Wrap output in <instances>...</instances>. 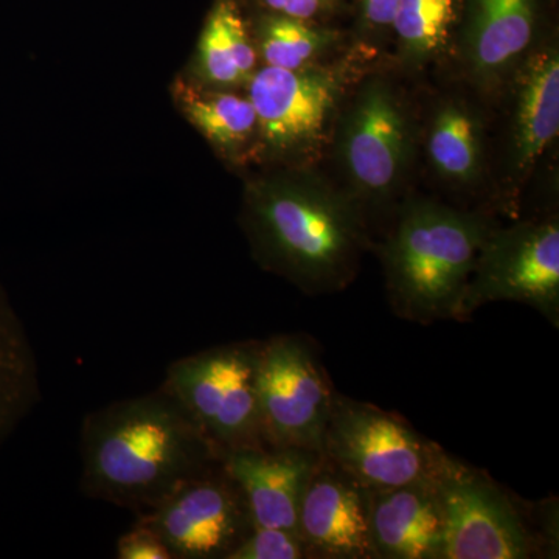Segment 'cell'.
Returning a JSON list of instances; mask_svg holds the SVG:
<instances>
[{
	"label": "cell",
	"mask_w": 559,
	"mask_h": 559,
	"mask_svg": "<svg viewBox=\"0 0 559 559\" xmlns=\"http://www.w3.org/2000/svg\"><path fill=\"white\" fill-rule=\"evenodd\" d=\"M242 227L261 266L307 294L344 289L370 245L362 210L320 167L264 168L253 176Z\"/></svg>",
	"instance_id": "1"
},
{
	"label": "cell",
	"mask_w": 559,
	"mask_h": 559,
	"mask_svg": "<svg viewBox=\"0 0 559 559\" xmlns=\"http://www.w3.org/2000/svg\"><path fill=\"white\" fill-rule=\"evenodd\" d=\"M81 491L143 513L223 454L167 389L91 412L80 432Z\"/></svg>",
	"instance_id": "2"
},
{
	"label": "cell",
	"mask_w": 559,
	"mask_h": 559,
	"mask_svg": "<svg viewBox=\"0 0 559 559\" xmlns=\"http://www.w3.org/2000/svg\"><path fill=\"white\" fill-rule=\"evenodd\" d=\"M418 81L370 62L342 103L322 168L371 216L392 215L419 168Z\"/></svg>",
	"instance_id": "3"
},
{
	"label": "cell",
	"mask_w": 559,
	"mask_h": 559,
	"mask_svg": "<svg viewBox=\"0 0 559 559\" xmlns=\"http://www.w3.org/2000/svg\"><path fill=\"white\" fill-rule=\"evenodd\" d=\"M495 221L481 209L409 193L392 213L380 249L385 286L401 318L455 319Z\"/></svg>",
	"instance_id": "4"
},
{
	"label": "cell",
	"mask_w": 559,
	"mask_h": 559,
	"mask_svg": "<svg viewBox=\"0 0 559 559\" xmlns=\"http://www.w3.org/2000/svg\"><path fill=\"white\" fill-rule=\"evenodd\" d=\"M370 62L352 49L311 68L260 66L245 90L259 120L257 165L320 167L342 103Z\"/></svg>",
	"instance_id": "5"
},
{
	"label": "cell",
	"mask_w": 559,
	"mask_h": 559,
	"mask_svg": "<svg viewBox=\"0 0 559 559\" xmlns=\"http://www.w3.org/2000/svg\"><path fill=\"white\" fill-rule=\"evenodd\" d=\"M489 103L491 205L516 213L559 134V43L551 32Z\"/></svg>",
	"instance_id": "6"
},
{
	"label": "cell",
	"mask_w": 559,
	"mask_h": 559,
	"mask_svg": "<svg viewBox=\"0 0 559 559\" xmlns=\"http://www.w3.org/2000/svg\"><path fill=\"white\" fill-rule=\"evenodd\" d=\"M322 457L369 492L437 481L451 455L369 403L334 396Z\"/></svg>",
	"instance_id": "7"
},
{
	"label": "cell",
	"mask_w": 559,
	"mask_h": 559,
	"mask_svg": "<svg viewBox=\"0 0 559 559\" xmlns=\"http://www.w3.org/2000/svg\"><path fill=\"white\" fill-rule=\"evenodd\" d=\"M261 341L231 342L176 359L162 388L224 455L263 447L257 392Z\"/></svg>",
	"instance_id": "8"
},
{
	"label": "cell",
	"mask_w": 559,
	"mask_h": 559,
	"mask_svg": "<svg viewBox=\"0 0 559 559\" xmlns=\"http://www.w3.org/2000/svg\"><path fill=\"white\" fill-rule=\"evenodd\" d=\"M439 76L430 90L418 87L419 167L454 204H491L489 103L451 70Z\"/></svg>",
	"instance_id": "9"
},
{
	"label": "cell",
	"mask_w": 559,
	"mask_h": 559,
	"mask_svg": "<svg viewBox=\"0 0 559 559\" xmlns=\"http://www.w3.org/2000/svg\"><path fill=\"white\" fill-rule=\"evenodd\" d=\"M495 301L535 308L559 325L558 216L496 224L485 238L460 301L457 320Z\"/></svg>",
	"instance_id": "10"
},
{
	"label": "cell",
	"mask_w": 559,
	"mask_h": 559,
	"mask_svg": "<svg viewBox=\"0 0 559 559\" xmlns=\"http://www.w3.org/2000/svg\"><path fill=\"white\" fill-rule=\"evenodd\" d=\"M257 392L264 444L322 452L336 393L305 337L261 341Z\"/></svg>",
	"instance_id": "11"
},
{
	"label": "cell",
	"mask_w": 559,
	"mask_h": 559,
	"mask_svg": "<svg viewBox=\"0 0 559 559\" xmlns=\"http://www.w3.org/2000/svg\"><path fill=\"white\" fill-rule=\"evenodd\" d=\"M557 0H462L450 69L491 100L525 58L557 31Z\"/></svg>",
	"instance_id": "12"
},
{
	"label": "cell",
	"mask_w": 559,
	"mask_h": 559,
	"mask_svg": "<svg viewBox=\"0 0 559 559\" xmlns=\"http://www.w3.org/2000/svg\"><path fill=\"white\" fill-rule=\"evenodd\" d=\"M441 559H524L533 543L509 496L480 471L450 457L439 480Z\"/></svg>",
	"instance_id": "13"
},
{
	"label": "cell",
	"mask_w": 559,
	"mask_h": 559,
	"mask_svg": "<svg viewBox=\"0 0 559 559\" xmlns=\"http://www.w3.org/2000/svg\"><path fill=\"white\" fill-rule=\"evenodd\" d=\"M139 520L159 533L175 559H229L253 527L245 496L223 463L183 481Z\"/></svg>",
	"instance_id": "14"
},
{
	"label": "cell",
	"mask_w": 559,
	"mask_h": 559,
	"mask_svg": "<svg viewBox=\"0 0 559 559\" xmlns=\"http://www.w3.org/2000/svg\"><path fill=\"white\" fill-rule=\"evenodd\" d=\"M299 535L310 557L374 558L370 492L320 459L301 498Z\"/></svg>",
	"instance_id": "15"
},
{
	"label": "cell",
	"mask_w": 559,
	"mask_h": 559,
	"mask_svg": "<svg viewBox=\"0 0 559 559\" xmlns=\"http://www.w3.org/2000/svg\"><path fill=\"white\" fill-rule=\"evenodd\" d=\"M322 452L301 448H242L224 455L223 468L241 489L253 527L299 533L305 489Z\"/></svg>",
	"instance_id": "16"
},
{
	"label": "cell",
	"mask_w": 559,
	"mask_h": 559,
	"mask_svg": "<svg viewBox=\"0 0 559 559\" xmlns=\"http://www.w3.org/2000/svg\"><path fill=\"white\" fill-rule=\"evenodd\" d=\"M374 558L441 559L443 514L436 481L370 492Z\"/></svg>",
	"instance_id": "17"
},
{
	"label": "cell",
	"mask_w": 559,
	"mask_h": 559,
	"mask_svg": "<svg viewBox=\"0 0 559 559\" xmlns=\"http://www.w3.org/2000/svg\"><path fill=\"white\" fill-rule=\"evenodd\" d=\"M186 119L224 160L237 167L257 165L259 120L246 91L212 90L193 80L173 87Z\"/></svg>",
	"instance_id": "18"
},
{
	"label": "cell",
	"mask_w": 559,
	"mask_h": 559,
	"mask_svg": "<svg viewBox=\"0 0 559 559\" xmlns=\"http://www.w3.org/2000/svg\"><path fill=\"white\" fill-rule=\"evenodd\" d=\"M462 0H400L388 62L419 81L450 69Z\"/></svg>",
	"instance_id": "19"
},
{
	"label": "cell",
	"mask_w": 559,
	"mask_h": 559,
	"mask_svg": "<svg viewBox=\"0 0 559 559\" xmlns=\"http://www.w3.org/2000/svg\"><path fill=\"white\" fill-rule=\"evenodd\" d=\"M260 66L240 0H213L194 55V83L212 90L245 91Z\"/></svg>",
	"instance_id": "20"
},
{
	"label": "cell",
	"mask_w": 559,
	"mask_h": 559,
	"mask_svg": "<svg viewBox=\"0 0 559 559\" xmlns=\"http://www.w3.org/2000/svg\"><path fill=\"white\" fill-rule=\"evenodd\" d=\"M241 5L261 66L288 70L311 68L337 60L353 49L348 31L337 24L297 20Z\"/></svg>",
	"instance_id": "21"
},
{
	"label": "cell",
	"mask_w": 559,
	"mask_h": 559,
	"mask_svg": "<svg viewBox=\"0 0 559 559\" xmlns=\"http://www.w3.org/2000/svg\"><path fill=\"white\" fill-rule=\"evenodd\" d=\"M40 400L38 360L31 337L0 288V444Z\"/></svg>",
	"instance_id": "22"
},
{
	"label": "cell",
	"mask_w": 559,
	"mask_h": 559,
	"mask_svg": "<svg viewBox=\"0 0 559 559\" xmlns=\"http://www.w3.org/2000/svg\"><path fill=\"white\" fill-rule=\"evenodd\" d=\"M353 49L371 61L388 60L400 0H345Z\"/></svg>",
	"instance_id": "23"
},
{
	"label": "cell",
	"mask_w": 559,
	"mask_h": 559,
	"mask_svg": "<svg viewBox=\"0 0 559 559\" xmlns=\"http://www.w3.org/2000/svg\"><path fill=\"white\" fill-rule=\"evenodd\" d=\"M310 551L297 532L285 528L252 527L229 559H301Z\"/></svg>",
	"instance_id": "24"
},
{
	"label": "cell",
	"mask_w": 559,
	"mask_h": 559,
	"mask_svg": "<svg viewBox=\"0 0 559 559\" xmlns=\"http://www.w3.org/2000/svg\"><path fill=\"white\" fill-rule=\"evenodd\" d=\"M245 5L252 7L283 16L297 20L337 24L341 17L348 16L345 0H240Z\"/></svg>",
	"instance_id": "25"
},
{
	"label": "cell",
	"mask_w": 559,
	"mask_h": 559,
	"mask_svg": "<svg viewBox=\"0 0 559 559\" xmlns=\"http://www.w3.org/2000/svg\"><path fill=\"white\" fill-rule=\"evenodd\" d=\"M116 557L119 559H175L159 533L139 518L135 524L117 540Z\"/></svg>",
	"instance_id": "26"
}]
</instances>
